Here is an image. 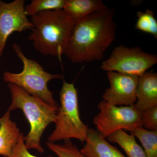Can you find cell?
Returning <instances> with one entry per match:
<instances>
[{
  "label": "cell",
  "mask_w": 157,
  "mask_h": 157,
  "mask_svg": "<svg viewBox=\"0 0 157 157\" xmlns=\"http://www.w3.org/2000/svg\"><path fill=\"white\" fill-rule=\"evenodd\" d=\"M115 11L107 8L76 21L63 55L73 63L100 61L115 39Z\"/></svg>",
  "instance_id": "cell-1"
},
{
  "label": "cell",
  "mask_w": 157,
  "mask_h": 157,
  "mask_svg": "<svg viewBox=\"0 0 157 157\" xmlns=\"http://www.w3.org/2000/svg\"><path fill=\"white\" fill-rule=\"evenodd\" d=\"M30 21L33 28L29 39L35 49L60 58L76 21L63 9L41 12L31 16Z\"/></svg>",
  "instance_id": "cell-2"
},
{
  "label": "cell",
  "mask_w": 157,
  "mask_h": 157,
  "mask_svg": "<svg viewBox=\"0 0 157 157\" xmlns=\"http://www.w3.org/2000/svg\"><path fill=\"white\" fill-rule=\"evenodd\" d=\"M8 87L11 97L8 110L21 109L30 125V132L25 137L26 147L43 153L44 150L40 144L41 137L48 125L56 121L57 111L15 85L9 83Z\"/></svg>",
  "instance_id": "cell-3"
},
{
  "label": "cell",
  "mask_w": 157,
  "mask_h": 157,
  "mask_svg": "<svg viewBox=\"0 0 157 157\" xmlns=\"http://www.w3.org/2000/svg\"><path fill=\"white\" fill-rule=\"evenodd\" d=\"M13 49L23 64L22 71L18 73L5 72L3 80L18 86L30 95L41 100L57 112L59 105L53 98V93L48 89V83L54 79H62L59 74H51L44 70L36 61L29 59L23 52L20 45L14 43Z\"/></svg>",
  "instance_id": "cell-4"
},
{
  "label": "cell",
  "mask_w": 157,
  "mask_h": 157,
  "mask_svg": "<svg viewBox=\"0 0 157 157\" xmlns=\"http://www.w3.org/2000/svg\"><path fill=\"white\" fill-rule=\"evenodd\" d=\"M60 106L56 113V128L48 138V142L76 138L86 141L89 129L79 116L78 93L73 83L63 80L59 92Z\"/></svg>",
  "instance_id": "cell-5"
},
{
  "label": "cell",
  "mask_w": 157,
  "mask_h": 157,
  "mask_svg": "<svg viewBox=\"0 0 157 157\" xmlns=\"http://www.w3.org/2000/svg\"><path fill=\"white\" fill-rule=\"evenodd\" d=\"M98 108L100 112L94 117L93 122L98 133L104 138L118 130L132 132L136 128L143 127L142 113L135 104L118 107L103 100L98 104Z\"/></svg>",
  "instance_id": "cell-6"
},
{
  "label": "cell",
  "mask_w": 157,
  "mask_h": 157,
  "mask_svg": "<svg viewBox=\"0 0 157 157\" xmlns=\"http://www.w3.org/2000/svg\"><path fill=\"white\" fill-rule=\"evenodd\" d=\"M157 63V56L144 51L139 47H116L110 56L102 62L101 69L106 72H117L139 76Z\"/></svg>",
  "instance_id": "cell-7"
},
{
  "label": "cell",
  "mask_w": 157,
  "mask_h": 157,
  "mask_svg": "<svg viewBox=\"0 0 157 157\" xmlns=\"http://www.w3.org/2000/svg\"><path fill=\"white\" fill-rule=\"evenodd\" d=\"M25 3L24 0L8 3L0 0V58L10 35L33 28L25 14Z\"/></svg>",
  "instance_id": "cell-8"
},
{
  "label": "cell",
  "mask_w": 157,
  "mask_h": 157,
  "mask_svg": "<svg viewBox=\"0 0 157 157\" xmlns=\"http://www.w3.org/2000/svg\"><path fill=\"white\" fill-rule=\"evenodd\" d=\"M110 86L103 94V101L115 106H131L136 103L138 76L107 72Z\"/></svg>",
  "instance_id": "cell-9"
},
{
  "label": "cell",
  "mask_w": 157,
  "mask_h": 157,
  "mask_svg": "<svg viewBox=\"0 0 157 157\" xmlns=\"http://www.w3.org/2000/svg\"><path fill=\"white\" fill-rule=\"evenodd\" d=\"M135 105L142 112L157 106V73L146 72L138 76Z\"/></svg>",
  "instance_id": "cell-10"
},
{
  "label": "cell",
  "mask_w": 157,
  "mask_h": 157,
  "mask_svg": "<svg viewBox=\"0 0 157 157\" xmlns=\"http://www.w3.org/2000/svg\"><path fill=\"white\" fill-rule=\"evenodd\" d=\"M86 142L80 151L88 157H126L92 129H89Z\"/></svg>",
  "instance_id": "cell-11"
},
{
  "label": "cell",
  "mask_w": 157,
  "mask_h": 157,
  "mask_svg": "<svg viewBox=\"0 0 157 157\" xmlns=\"http://www.w3.org/2000/svg\"><path fill=\"white\" fill-rule=\"evenodd\" d=\"M10 115L8 110L0 118V155L4 157L10 156L20 134L16 124L10 119Z\"/></svg>",
  "instance_id": "cell-12"
},
{
  "label": "cell",
  "mask_w": 157,
  "mask_h": 157,
  "mask_svg": "<svg viewBox=\"0 0 157 157\" xmlns=\"http://www.w3.org/2000/svg\"><path fill=\"white\" fill-rule=\"evenodd\" d=\"M107 8L101 0H66L63 10L76 22Z\"/></svg>",
  "instance_id": "cell-13"
},
{
  "label": "cell",
  "mask_w": 157,
  "mask_h": 157,
  "mask_svg": "<svg viewBox=\"0 0 157 157\" xmlns=\"http://www.w3.org/2000/svg\"><path fill=\"white\" fill-rule=\"evenodd\" d=\"M106 138L107 141L118 144L128 157H147L143 149L135 140V136L128 135L124 130L116 131Z\"/></svg>",
  "instance_id": "cell-14"
},
{
  "label": "cell",
  "mask_w": 157,
  "mask_h": 157,
  "mask_svg": "<svg viewBox=\"0 0 157 157\" xmlns=\"http://www.w3.org/2000/svg\"><path fill=\"white\" fill-rule=\"evenodd\" d=\"M132 132L140 140L147 157H157V131L137 128Z\"/></svg>",
  "instance_id": "cell-15"
},
{
  "label": "cell",
  "mask_w": 157,
  "mask_h": 157,
  "mask_svg": "<svg viewBox=\"0 0 157 157\" xmlns=\"http://www.w3.org/2000/svg\"><path fill=\"white\" fill-rule=\"evenodd\" d=\"M66 0H33L25 7V14L32 16L41 12L63 9Z\"/></svg>",
  "instance_id": "cell-16"
},
{
  "label": "cell",
  "mask_w": 157,
  "mask_h": 157,
  "mask_svg": "<svg viewBox=\"0 0 157 157\" xmlns=\"http://www.w3.org/2000/svg\"><path fill=\"white\" fill-rule=\"evenodd\" d=\"M137 20L135 29L151 34L157 39V21L151 10L147 9L145 11H137Z\"/></svg>",
  "instance_id": "cell-17"
},
{
  "label": "cell",
  "mask_w": 157,
  "mask_h": 157,
  "mask_svg": "<svg viewBox=\"0 0 157 157\" xmlns=\"http://www.w3.org/2000/svg\"><path fill=\"white\" fill-rule=\"evenodd\" d=\"M65 141V143L62 144H55L49 142H45V144L51 151L59 157H88L83 154L70 140Z\"/></svg>",
  "instance_id": "cell-18"
},
{
  "label": "cell",
  "mask_w": 157,
  "mask_h": 157,
  "mask_svg": "<svg viewBox=\"0 0 157 157\" xmlns=\"http://www.w3.org/2000/svg\"><path fill=\"white\" fill-rule=\"evenodd\" d=\"M143 128L151 131H157V106L141 112Z\"/></svg>",
  "instance_id": "cell-19"
},
{
  "label": "cell",
  "mask_w": 157,
  "mask_h": 157,
  "mask_svg": "<svg viewBox=\"0 0 157 157\" xmlns=\"http://www.w3.org/2000/svg\"><path fill=\"white\" fill-rule=\"evenodd\" d=\"M25 137L23 134L20 133L17 143L13 148L11 155L9 157H38L31 154L29 151L25 143Z\"/></svg>",
  "instance_id": "cell-20"
}]
</instances>
